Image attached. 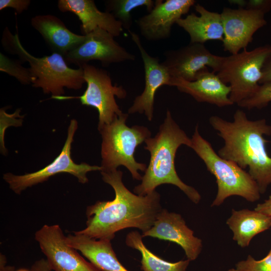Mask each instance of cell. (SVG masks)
Returning <instances> with one entry per match:
<instances>
[{
    "instance_id": "obj_3",
    "label": "cell",
    "mask_w": 271,
    "mask_h": 271,
    "mask_svg": "<svg viewBox=\"0 0 271 271\" xmlns=\"http://www.w3.org/2000/svg\"><path fill=\"white\" fill-rule=\"evenodd\" d=\"M145 142L144 148L150 152V160L141 183L134 187L133 192L145 196L162 184H172L182 190L192 202L198 204L201 199L200 194L181 180L175 166L178 149L182 145L190 148L191 140L174 121L169 110L156 136L149 138Z\"/></svg>"
},
{
    "instance_id": "obj_11",
    "label": "cell",
    "mask_w": 271,
    "mask_h": 271,
    "mask_svg": "<svg viewBox=\"0 0 271 271\" xmlns=\"http://www.w3.org/2000/svg\"><path fill=\"white\" fill-rule=\"evenodd\" d=\"M108 32L97 28L85 35L80 45L68 52L64 58L67 63L81 66L91 60H98L104 67L134 61L136 57L119 45Z\"/></svg>"
},
{
    "instance_id": "obj_36",
    "label": "cell",
    "mask_w": 271,
    "mask_h": 271,
    "mask_svg": "<svg viewBox=\"0 0 271 271\" xmlns=\"http://www.w3.org/2000/svg\"><path fill=\"white\" fill-rule=\"evenodd\" d=\"M227 271H238V270L236 268H232L229 269Z\"/></svg>"
},
{
    "instance_id": "obj_32",
    "label": "cell",
    "mask_w": 271,
    "mask_h": 271,
    "mask_svg": "<svg viewBox=\"0 0 271 271\" xmlns=\"http://www.w3.org/2000/svg\"><path fill=\"white\" fill-rule=\"evenodd\" d=\"M31 271H51L48 262L46 259L41 258L36 261L32 265Z\"/></svg>"
},
{
    "instance_id": "obj_37",
    "label": "cell",
    "mask_w": 271,
    "mask_h": 271,
    "mask_svg": "<svg viewBox=\"0 0 271 271\" xmlns=\"http://www.w3.org/2000/svg\"><path fill=\"white\" fill-rule=\"evenodd\" d=\"M269 251H271V248H270V250H269Z\"/></svg>"
},
{
    "instance_id": "obj_24",
    "label": "cell",
    "mask_w": 271,
    "mask_h": 271,
    "mask_svg": "<svg viewBox=\"0 0 271 271\" xmlns=\"http://www.w3.org/2000/svg\"><path fill=\"white\" fill-rule=\"evenodd\" d=\"M106 11L113 15L119 21L123 29L128 31L132 25L131 12L136 8L146 7L148 12L154 8L152 0H109L105 2Z\"/></svg>"
},
{
    "instance_id": "obj_28",
    "label": "cell",
    "mask_w": 271,
    "mask_h": 271,
    "mask_svg": "<svg viewBox=\"0 0 271 271\" xmlns=\"http://www.w3.org/2000/svg\"><path fill=\"white\" fill-rule=\"evenodd\" d=\"M30 3V0H1L0 10L12 8L15 9L18 14H21L28 9Z\"/></svg>"
},
{
    "instance_id": "obj_9",
    "label": "cell",
    "mask_w": 271,
    "mask_h": 271,
    "mask_svg": "<svg viewBox=\"0 0 271 271\" xmlns=\"http://www.w3.org/2000/svg\"><path fill=\"white\" fill-rule=\"evenodd\" d=\"M77 121L71 120L68 129L67 137L60 155L52 163L44 168L33 173L23 175H15L11 173L5 174L3 179L9 184L10 188L15 193L20 194L28 187L43 183L56 174L68 173L75 176L79 183L88 182L87 173L102 170L101 166H91L85 163L77 164L71 157V145L73 137L77 128Z\"/></svg>"
},
{
    "instance_id": "obj_30",
    "label": "cell",
    "mask_w": 271,
    "mask_h": 271,
    "mask_svg": "<svg viewBox=\"0 0 271 271\" xmlns=\"http://www.w3.org/2000/svg\"><path fill=\"white\" fill-rule=\"evenodd\" d=\"M262 77L259 81V84L271 82V55L265 61L262 70Z\"/></svg>"
},
{
    "instance_id": "obj_23",
    "label": "cell",
    "mask_w": 271,
    "mask_h": 271,
    "mask_svg": "<svg viewBox=\"0 0 271 271\" xmlns=\"http://www.w3.org/2000/svg\"><path fill=\"white\" fill-rule=\"evenodd\" d=\"M142 238V235L138 231H132L127 234L125 243L140 252L141 268L143 271H186L189 260H181L176 262L166 261L150 251L144 244Z\"/></svg>"
},
{
    "instance_id": "obj_27",
    "label": "cell",
    "mask_w": 271,
    "mask_h": 271,
    "mask_svg": "<svg viewBox=\"0 0 271 271\" xmlns=\"http://www.w3.org/2000/svg\"><path fill=\"white\" fill-rule=\"evenodd\" d=\"M235 268L238 271H271V251L260 260H255L248 255L245 260L236 264Z\"/></svg>"
},
{
    "instance_id": "obj_4",
    "label": "cell",
    "mask_w": 271,
    "mask_h": 271,
    "mask_svg": "<svg viewBox=\"0 0 271 271\" xmlns=\"http://www.w3.org/2000/svg\"><path fill=\"white\" fill-rule=\"evenodd\" d=\"M2 44L9 53L18 55L22 62L29 63L35 78L32 86L42 88L44 93H51L52 98L63 96L64 87L79 89L85 82L81 67H69L64 56L57 53L40 58L33 56L23 47L18 35H13L7 28L4 31Z\"/></svg>"
},
{
    "instance_id": "obj_8",
    "label": "cell",
    "mask_w": 271,
    "mask_h": 271,
    "mask_svg": "<svg viewBox=\"0 0 271 271\" xmlns=\"http://www.w3.org/2000/svg\"><path fill=\"white\" fill-rule=\"evenodd\" d=\"M79 67L83 70L87 88L78 97L60 96L54 99L64 100L79 98L83 105L96 108L99 115L98 129L110 123L123 113L117 105L115 96L124 99L127 95L122 86L113 85L109 74L105 70L84 64Z\"/></svg>"
},
{
    "instance_id": "obj_34",
    "label": "cell",
    "mask_w": 271,
    "mask_h": 271,
    "mask_svg": "<svg viewBox=\"0 0 271 271\" xmlns=\"http://www.w3.org/2000/svg\"><path fill=\"white\" fill-rule=\"evenodd\" d=\"M228 2L231 5L238 6V8H246L247 1L245 0H229Z\"/></svg>"
},
{
    "instance_id": "obj_17",
    "label": "cell",
    "mask_w": 271,
    "mask_h": 271,
    "mask_svg": "<svg viewBox=\"0 0 271 271\" xmlns=\"http://www.w3.org/2000/svg\"><path fill=\"white\" fill-rule=\"evenodd\" d=\"M169 86L176 87L180 91L190 95L199 102H207L220 107L234 104L229 98L230 86L208 68L202 71L193 81L171 77Z\"/></svg>"
},
{
    "instance_id": "obj_14",
    "label": "cell",
    "mask_w": 271,
    "mask_h": 271,
    "mask_svg": "<svg viewBox=\"0 0 271 271\" xmlns=\"http://www.w3.org/2000/svg\"><path fill=\"white\" fill-rule=\"evenodd\" d=\"M195 3L194 0L156 1L153 9L136 20L141 35L150 41L169 38L173 25Z\"/></svg>"
},
{
    "instance_id": "obj_12",
    "label": "cell",
    "mask_w": 271,
    "mask_h": 271,
    "mask_svg": "<svg viewBox=\"0 0 271 271\" xmlns=\"http://www.w3.org/2000/svg\"><path fill=\"white\" fill-rule=\"evenodd\" d=\"M164 55L165 59L162 64L171 77L188 81H195L208 67L216 73L223 58L211 53L203 44L190 42L179 49L166 51Z\"/></svg>"
},
{
    "instance_id": "obj_22",
    "label": "cell",
    "mask_w": 271,
    "mask_h": 271,
    "mask_svg": "<svg viewBox=\"0 0 271 271\" xmlns=\"http://www.w3.org/2000/svg\"><path fill=\"white\" fill-rule=\"evenodd\" d=\"M226 224L233 232V239L245 247L256 235L271 227V217L254 210L233 209Z\"/></svg>"
},
{
    "instance_id": "obj_21",
    "label": "cell",
    "mask_w": 271,
    "mask_h": 271,
    "mask_svg": "<svg viewBox=\"0 0 271 271\" xmlns=\"http://www.w3.org/2000/svg\"><path fill=\"white\" fill-rule=\"evenodd\" d=\"M194 7L199 16L192 13L176 22L189 34L190 43L204 44L210 40L222 42L224 30L221 14L209 11L199 4Z\"/></svg>"
},
{
    "instance_id": "obj_1",
    "label": "cell",
    "mask_w": 271,
    "mask_h": 271,
    "mask_svg": "<svg viewBox=\"0 0 271 271\" xmlns=\"http://www.w3.org/2000/svg\"><path fill=\"white\" fill-rule=\"evenodd\" d=\"M103 181L113 189L111 201H97L86 210V227L76 231L95 239L111 241L122 229L136 228L143 233L154 224L162 210L161 197L156 190L145 196L131 192L122 181V172L101 171Z\"/></svg>"
},
{
    "instance_id": "obj_16",
    "label": "cell",
    "mask_w": 271,
    "mask_h": 271,
    "mask_svg": "<svg viewBox=\"0 0 271 271\" xmlns=\"http://www.w3.org/2000/svg\"><path fill=\"white\" fill-rule=\"evenodd\" d=\"M142 235L176 243L182 248L190 261L195 260L202 249L201 239L194 235V231L187 226L182 216L166 209H162L153 225Z\"/></svg>"
},
{
    "instance_id": "obj_26",
    "label": "cell",
    "mask_w": 271,
    "mask_h": 271,
    "mask_svg": "<svg viewBox=\"0 0 271 271\" xmlns=\"http://www.w3.org/2000/svg\"><path fill=\"white\" fill-rule=\"evenodd\" d=\"M271 102V82L259 85L255 93L250 97L242 100L237 105L247 109H261Z\"/></svg>"
},
{
    "instance_id": "obj_5",
    "label": "cell",
    "mask_w": 271,
    "mask_h": 271,
    "mask_svg": "<svg viewBox=\"0 0 271 271\" xmlns=\"http://www.w3.org/2000/svg\"><path fill=\"white\" fill-rule=\"evenodd\" d=\"M190 147L204 162L207 170L216 180L218 191L211 206H219L231 196H238L254 202L260 193L257 184L248 172L235 162L220 157L210 143L199 133L197 125Z\"/></svg>"
},
{
    "instance_id": "obj_6",
    "label": "cell",
    "mask_w": 271,
    "mask_h": 271,
    "mask_svg": "<svg viewBox=\"0 0 271 271\" xmlns=\"http://www.w3.org/2000/svg\"><path fill=\"white\" fill-rule=\"evenodd\" d=\"M127 117L128 114L123 113L98 129L102 139L101 171H113L122 165L134 179L142 180L143 177L138 171L145 172L146 165L137 162L134 154L137 147L151 137V132L145 126H128L125 124Z\"/></svg>"
},
{
    "instance_id": "obj_13",
    "label": "cell",
    "mask_w": 271,
    "mask_h": 271,
    "mask_svg": "<svg viewBox=\"0 0 271 271\" xmlns=\"http://www.w3.org/2000/svg\"><path fill=\"white\" fill-rule=\"evenodd\" d=\"M264 15L261 11L246 8H223L221 16L224 51L236 54L246 49L255 33L266 25Z\"/></svg>"
},
{
    "instance_id": "obj_31",
    "label": "cell",
    "mask_w": 271,
    "mask_h": 271,
    "mask_svg": "<svg viewBox=\"0 0 271 271\" xmlns=\"http://www.w3.org/2000/svg\"><path fill=\"white\" fill-rule=\"evenodd\" d=\"M254 210L271 217V195L263 202L258 204Z\"/></svg>"
},
{
    "instance_id": "obj_10",
    "label": "cell",
    "mask_w": 271,
    "mask_h": 271,
    "mask_svg": "<svg viewBox=\"0 0 271 271\" xmlns=\"http://www.w3.org/2000/svg\"><path fill=\"white\" fill-rule=\"evenodd\" d=\"M35 239L52 270L101 271L66 243V236L58 224L44 225L35 232Z\"/></svg>"
},
{
    "instance_id": "obj_25",
    "label": "cell",
    "mask_w": 271,
    "mask_h": 271,
    "mask_svg": "<svg viewBox=\"0 0 271 271\" xmlns=\"http://www.w3.org/2000/svg\"><path fill=\"white\" fill-rule=\"evenodd\" d=\"M0 70L15 77L23 84H32L35 80L29 68L23 67L21 62L12 60L2 53L0 54Z\"/></svg>"
},
{
    "instance_id": "obj_19",
    "label": "cell",
    "mask_w": 271,
    "mask_h": 271,
    "mask_svg": "<svg viewBox=\"0 0 271 271\" xmlns=\"http://www.w3.org/2000/svg\"><path fill=\"white\" fill-rule=\"evenodd\" d=\"M66 236V242L79 251L101 271H129L118 259L111 241L90 238L74 231Z\"/></svg>"
},
{
    "instance_id": "obj_20",
    "label": "cell",
    "mask_w": 271,
    "mask_h": 271,
    "mask_svg": "<svg viewBox=\"0 0 271 271\" xmlns=\"http://www.w3.org/2000/svg\"><path fill=\"white\" fill-rule=\"evenodd\" d=\"M31 23L53 53H59L64 57L85 39V35L72 32L60 19L52 15L36 16L31 19Z\"/></svg>"
},
{
    "instance_id": "obj_7",
    "label": "cell",
    "mask_w": 271,
    "mask_h": 271,
    "mask_svg": "<svg viewBox=\"0 0 271 271\" xmlns=\"http://www.w3.org/2000/svg\"><path fill=\"white\" fill-rule=\"evenodd\" d=\"M270 55L271 45L266 44L223 57L216 74L225 84H229V98L233 103L238 104L257 90L263 65Z\"/></svg>"
},
{
    "instance_id": "obj_18",
    "label": "cell",
    "mask_w": 271,
    "mask_h": 271,
    "mask_svg": "<svg viewBox=\"0 0 271 271\" xmlns=\"http://www.w3.org/2000/svg\"><path fill=\"white\" fill-rule=\"evenodd\" d=\"M58 8L62 12H71L78 17L81 22L83 35L99 28L115 37L123 30L121 23L112 14L99 11L93 0H59Z\"/></svg>"
},
{
    "instance_id": "obj_33",
    "label": "cell",
    "mask_w": 271,
    "mask_h": 271,
    "mask_svg": "<svg viewBox=\"0 0 271 271\" xmlns=\"http://www.w3.org/2000/svg\"><path fill=\"white\" fill-rule=\"evenodd\" d=\"M7 260L6 256L1 253L0 255V271H14L15 267L12 266L6 265Z\"/></svg>"
},
{
    "instance_id": "obj_2",
    "label": "cell",
    "mask_w": 271,
    "mask_h": 271,
    "mask_svg": "<svg viewBox=\"0 0 271 271\" xmlns=\"http://www.w3.org/2000/svg\"><path fill=\"white\" fill-rule=\"evenodd\" d=\"M209 121L224 142L218 155L244 170L248 167L260 194L264 193L271 184V157L266 150L267 141L263 136L271 135V125L264 118L249 120L240 109L235 111L233 121L217 115L211 116Z\"/></svg>"
},
{
    "instance_id": "obj_15",
    "label": "cell",
    "mask_w": 271,
    "mask_h": 271,
    "mask_svg": "<svg viewBox=\"0 0 271 271\" xmlns=\"http://www.w3.org/2000/svg\"><path fill=\"white\" fill-rule=\"evenodd\" d=\"M128 32L132 41L140 52L143 62L145 87L142 93L135 98L128 112L144 113L148 119L151 121L153 117L156 91L163 85L169 86L171 76L165 67L160 62L159 58L151 56L146 51L138 35L130 30Z\"/></svg>"
},
{
    "instance_id": "obj_29",
    "label": "cell",
    "mask_w": 271,
    "mask_h": 271,
    "mask_svg": "<svg viewBox=\"0 0 271 271\" xmlns=\"http://www.w3.org/2000/svg\"><path fill=\"white\" fill-rule=\"evenodd\" d=\"M246 9L261 11L265 14L271 9V0L247 1Z\"/></svg>"
},
{
    "instance_id": "obj_35",
    "label": "cell",
    "mask_w": 271,
    "mask_h": 271,
    "mask_svg": "<svg viewBox=\"0 0 271 271\" xmlns=\"http://www.w3.org/2000/svg\"><path fill=\"white\" fill-rule=\"evenodd\" d=\"M16 271H31L26 268H20Z\"/></svg>"
}]
</instances>
